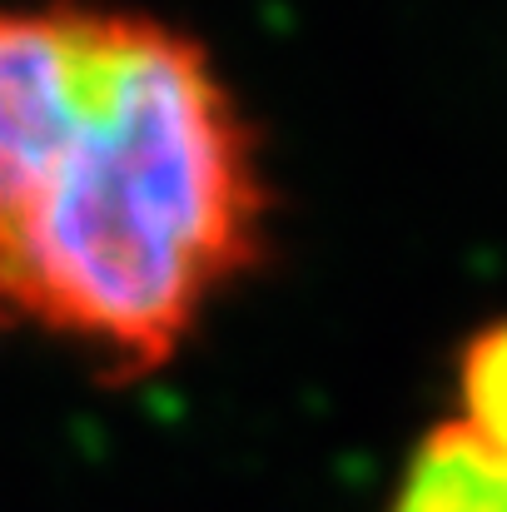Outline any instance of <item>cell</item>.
<instances>
[{
    "label": "cell",
    "instance_id": "obj_1",
    "mask_svg": "<svg viewBox=\"0 0 507 512\" xmlns=\"http://www.w3.org/2000/svg\"><path fill=\"white\" fill-rule=\"evenodd\" d=\"M259 179L204 55L105 10L0 15V304L160 368L254 254Z\"/></svg>",
    "mask_w": 507,
    "mask_h": 512
},
{
    "label": "cell",
    "instance_id": "obj_2",
    "mask_svg": "<svg viewBox=\"0 0 507 512\" xmlns=\"http://www.w3.org/2000/svg\"><path fill=\"white\" fill-rule=\"evenodd\" d=\"M393 512H507V458L448 423L413 453Z\"/></svg>",
    "mask_w": 507,
    "mask_h": 512
},
{
    "label": "cell",
    "instance_id": "obj_3",
    "mask_svg": "<svg viewBox=\"0 0 507 512\" xmlns=\"http://www.w3.org/2000/svg\"><path fill=\"white\" fill-rule=\"evenodd\" d=\"M463 403L468 428L507 458V324L488 329L463 358Z\"/></svg>",
    "mask_w": 507,
    "mask_h": 512
}]
</instances>
